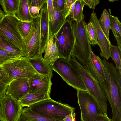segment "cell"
I'll return each instance as SVG.
<instances>
[{"instance_id": "9a60e30c", "label": "cell", "mask_w": 121, "mask_h": 121, "mask_svg": "<svg viewBox=\"0 0 121 121\" xmlns=\"http://www.w3.org/2000/svg\"><path fill=\"white\" fill-rule=\"evenodd\" d=\"M87 67L91 75L99 83L105 81L106 74L104 65L99 57L95 55L92 51L90 52L89 61Z\"/></svg>"}, {"instance_id": "8d00e7d4", "label": "cell", "mask_w": 121, "mask_h": 121, "mask_svg": "<svg viewBox=\"0 0 121 121\" xmlns=\"http://www.w3.org/2000/svg\"><path fill=\"white\" fill-rule=\"evenodd\" d=\"M45 1L46 0H27V3L29 6H42Z\"/></svg>"}, {"instance_id": "5bb4252c", "label": "cell", "mask_w": 121, "mask_h": 121, "mask_svg": "<svg viewBox=\"0 0 121 121\" xmlns=\"http://www.w3.org/2000/svg\"><path fill=\"white\" fill-rule=\"evenodd\" d=\"M51 79L47 75L37 73L29 78L28 93L50 94L52 83Z\"/></svg>"}, {"instance_id": "4dcf8cb0", "label": "cell", "mask_w": 121, "mask_h": 121, "mask_svg": "<svg viewBox=\"0 0 121 121\" xmlns=\"http://www.w3.org/2000/svg\"><path fill=\"white\" fill-rule=\"evenodd\" d=\"M19 58L0 48V66L7 62Z\"/></svg>"}, {"instance_id": "d4e9b609", "label": "cell", "mask_w": 121, "mask_h": 121, "mask_svg": "<svg viewBox=\"0 0 121 121\" xmlns=\"http://www.w3.org/2000/svg\"><path fill=\"white\" fill-rule=\"evenodd\" d=\"M101 28L106 38L108 40L109 33L110 29V22L109 13L106 9H104L101 17L98 19Z\"/></svg>"}, {"instance_id": "44dd1931", "label": "cell", "mask_w": 121, "mask_h": 121, "mask_svg": "<svg viewBox=\"0 0 121 121\" xmlns=\"http://www.w3.org/2000/svg\"><path fill=\"white\" fill-rule=\"evenodd\" d=\"M27 0H19L17 12L16 14L20 21L27 22L32 21L29 11Z\"/></svg>"}, {"instance_id": "3957f363", "label": "cell", "mask_w": 121, "mask_h": 121, "mask_svg": "<svg viewBox=\"0 0 121 121\" xmlns=\"http://www.w3.org/2000/svg\"><path fill=\"white\" fill-rule=\"evenodd\" d=\"M69 60L80 75L88 92L95 99L103 113H107L108 100L98 82L91 75L86 66L71 55Z\"/></svg>"}, {"instance_id": "7bdbcfd3", "label": "cell", "mask_w": 121, "mask_h": 121, "mask_svg": "<svg viewBox=\"0 0 121 121\" xmlns=\"http://www.w3.org/2000/svg\"><path fill=\"white\" fill-rule=\"evenodd\" d=\"M5 15L3 11L0 9V21L2 19L3 17Z\"/></svg>"}, {"instance_id": "b9f144b4", "label": "cell", "mask_w": 121, "mask_h": 121, "mask_svg": "<svg viewBox=\"0 0 121 121\" xmlns=\"http://www.w3.org/2000/svg\"><path fill=\"white\" fill-rule=\"evenodd\" d=\"M115 37L117 42V46L121 50V36H117Z\"/></svg>"}, {"instance_id": "2e32d148", "label": "cell", "mask_w": 121, "mask_h": 121, "mask_svg": "<svg viewBox=\"0 0 121 121\" xmlns=\"http://www.w3.org/2000/svg\"><path fill=\"white\" fill-rule=\"evenodd\" d=\"M39 14L40 15V48L41 53L44 51L48 39L49 18L47 0L42 6Z\"/></svg>"}, {"instance_id": "6da1fadb", "label": "cell", "mask_w": 121, "mask_h": 121, "mask_svg": "<svg viewBox=\"0 0 121 121\" xmlns=\"http://www.w3.org/2000/svg\"><path fill=\"white\" fill-rule=\"evenodd\" d=\"M106 79L99 83L111 105L112 121H121V76L113 64L104 58Z\"/></svg>"}, {"instance_id": "836d02e7", "label": "cell", "mask_w": 121, "mask_h": 121, "mask_svg": "<svg viewBox=\"0 0 121 121\" xmlns=\"http://www.w3.org/2000/svg\"><path fill=\"white\" fill-rule=\"evenodd\" d=\"M55 10L57 12L63 10L65 4V0H52Z\"/></svg>"}, {"instance_id": "7402d4cb", "label": "cell", "mask_w": 121, "mask_h": 121, "mask_svg": "<svg viewBox=\"0 0 121 121\" xmlns=\"http://www.w3.org/2000/svg\"><path fill=\"white\" fill-rule=\"evenodd\" d=\"M22 115L29 121H64L46 117L33 112L28 107L23 108Z\"/></svg>"}, {"instance_id": "277c9868", "label": "cell", "mask_w": 121, "mask_h": 121, "mask_svg": "<svg viewBox=\"0 0 121 121\" xmlns=\"http://www.w3.org/2000/svg\"><path fill=\"white\" fill-rule=\"evenodd\" d=\"M29 108L33 112L46 117L61 120L75 110L67 104L51 98L35 104Z\"/></svg>"}, {"instance_id": "f1b7e54d", "label": "cell", "mask_w": 121, "mask_h": 121, "mask_svg": "<svg viewBox=\"0 0 121 121\" xmlns=\"http://www.w3.org/2000/svg\"><path fill=\"white\" fill-rule=\"evenodd\" d=\"M87 36L90 43L94 46L98 45L96 32L92 23L90 22L85 25Z\"/></svg>"}, {"instance_id": "4fadbf2b", "label": "cell", "mask_w": 121, "mask_h": 121, "mask_svg": "<svg viewBox=\"0 0 121 121\" xmlns=\"http://www.w3.org/2000/svg\"><path fill=\"white\" fill-rule=\"evenodd\" d=\"M29 79L20 77L13 79L9 84L6 93L19 101L29 93Z\"/></svg>"}, {"instance_id": "83f0119b", "label": "cell", "mask_w": 121, "mask_h": 121, "mask_svg": "<svg viewBox=\"0 0 121 121\" xmlns=\"http://www.w3.org/2000/svg\"><path fill=\"white\" fill-rule=\"evenodd\" d=\"M110 22V29L115 37L121 36V23L117 17L114 16L109 13Z\"/></svg>"}, {"instance_id": "ac0fdd59", "label": "cell", "mask_w": 121, "mask_h": 121, "mask_svg": "<svg viewBox=\"0 0 121 121\" xmlns=\"http://www.w3.org/2000/svg\"><path fill=\"white\" fill-rule=\"evenodd\" d=\"M27 59L38 74L48 76L51 79L53 75V70L50 65L44 60L42 55L37 57Z\"/></svg>"}, {"instance_id": "d6986e66", "label": "cell", "mask_w": 121, "mask_h": 121, "mask_svg": "<svg viewBox=\"0 0 121 121\" xmlns=\"http://www.w3.org/2000/svg\"><path fill=\"white\" fill-rule=\"evenodd\" d=\"M50 98L48 94L28 93L19 101L23 107H30L35 104Z\"/></svg>"}, {"instance_id": "484cf974", "label": "cell", "mask_w": 121, "mask_h": 121, "mask_svg": "<svg viewBox=\"0 0 121 121\" xmlns=\"http://www.w3.org/2000/svg\"><path fill=\"white\" fill-rule=\"evenodd\" d=\"M110 57L114 62L116 68L121 76V50L118 46L111 45L110 48Z\"/></svg>"}, {"instance_id": "bcb514c9", "label": "cell", "mask_w": 121, "mask_h": 121, "mask_svg": "<svg viewBox=\"0 0 121 121\" xmlns=\"http://www.w3.org/2000/svg\"><path fill=\"white\" fill-rule=\"evenodd\" d=\"M1 115H0V121H1Z\"/></svg>"}, {"instance_id": "e575fe53", "label": "cell", "mask_w": 121, "mask_h": 121, "mask_svg": "<svg viewBox=\"0 0 121 121\" xmlns=\"http://www.w3.org/2000/svg\"><path fill=\"white\" fill-rule=\"evenodd\" d=\"M42 6H29L30 14L32 18H35L39 15V13L41 9Z\"/></svg>"}, {"instance_id": "ba28073f", "label": "cell", "mask_w": 121, "mask_h": 121, "mask_svg": "<svg viewBox=\"0 0 121 121\" xmlns=\"http://www.w3.org/2000/svg\"><path fill=\"white\" fill-rule=\"evenodd\" d=\"M0 66L6 72L11 81L20 77L29 79L38 73L25 57L9 61Z\"/></svg>"}, {"instance_id": "f546056e", "label": "cell", "mask_w": 121, "mask_h": 121, "mask_svg": "<svg viewBox=\"0 0 121 121\" xmlns=\"http://www.w3.org/2000/svg\"><path fill=\"white\" fill-rule=\"evenodd\" d=\"M32 21L27 22L20 21L18 24V29L19 32L23 38L26 37L31 30Z\"/></svg>"}, {"instance_id": "74e56055", "label": "cell", "mask_w": 121, "mask_h": 121, "mask_svg": "<svg viewBox=\"0 0 121 121\" xmlns=\"http://www.w3.org/2000/svg\"><path fill=\"white\" fill-rule=\"evenodd\" d=\"M94 121H112V120L108 117L107 114L103 113L96 116Z\"/></svg>"}, {"instance_id": "ffe728a7", "label": "cell", "mask_w": 121, "mask_h": 121, "mask_svg": "<svg viewBox=\"0 0 121 121\" xmlns=\"http://www.w3.org/2000/svg\"><path fill=\"white\" fill-rule=\"evenodd\" d=\"M63 14V11L57 12L55 10L53 20L49 22V31L54 35L59 30L66 20Z\"/></svg>"}, {"instance_id": "c3c4849f", "label": "cell", "mask_w": 121, "mask_h": 121, "mask_svg": "<svg viewBox=\"0 0 121 121\" xmlns=\"http://www.w3.org/2000/svg\"></svg>"}, {"instance_id": "603a6c76", "label": "cell", "mask_w": 121, "mask_h": 121, "mask_svg": "<svg viewBox=\"0 0 121 121\" xmlns=\"http://www.w3.org/2000/svg\"><path fill=\"white\" fill-rule=\"evenodd\" d=\"M0 48L18 57H25V53L16 46L5 39L0 38Z\"/></svg>"}, {"instance_id": "f6af8a7d", "label": "cell", "mask_w": 121, "mask_h": 121, "mask_svg": "<svg viewBox=\"0 0 121 121\" xmlns=\"http://www.w3.org/2000/svg\"><path fill=\"white\" fill-rule=\"evenodd\" d=\"M117 0H108V1L110 2H113L114 1H117Z\"/></svg>"}, {"instance_id": "9c48e42d", "label": "cell", "mask_w": 121, "mask_h": 121, "mask_svg": "<svg viewBox=\"0 0 121 121\" xmlns=\"http://www.w3.org/2000/svg\"><path fill=\"white\" fill-rule=\"evenodd\" d=\"M77 94L81 121H94L96 116L103 113L97 102L88 92L77 91Z\"/></svg>"}, {"instance_id": "cb8c5ba5", "label": "cell", "mask_w": 121, "mask_h": 121, "mask_svg": "<svg viewBox=\"0 0 121 121\" xmlns=\"http://www.w3.org/2000/svg\"><path fill=\"white\" fill-rule=\"evenodd\" d=\"M19 0H2L1 5L5 15H16Z\"/></svg>"}, {"instance_id": "d6a6232c", "label": "cell", "mask_w": 121, "mask_h": 121, "mask_svg": "<svg viewBox=\"0 0 121 121\" xmlns=\"http://www.w3.org/2000/svg\"><path fill=\"white\" fill-rule=\"evenodd\" d=\"M49 22L51 21L53 19L55 12L52 0H47Z\"/></svg>"}, {"instance_id": "7a4b0ae2", "label": "cell", "mask_w": 121, "mask_h": 121, "mask_svg": "<svg viewBox=\"0 0 121 121\" xmlns=\"http://www.w3.org/2000/svg\"><path fill=\"white\" fill-rule=\"evenodd\" d=\"M74 37V42L71 55L84 66L88 65L91 46L88 39L84 18L78 22L70 19Z\"/></svg>"}, {"instance_id": "ee69618b", "label": "cell", "mask_w": 121, "mask_h": 121, "mask_svg": "<svg viewBox=\"0 0 121 121\" xmlns=\"http://www.w3.org/2000/svg\"><path fill=\"white\" fill-rule=\"evenodd\" d=\"M18 121H29L27 119L22 115L19 120Z\"/></svg>"}, {"instance_id": "8992f818", "label": "cell", "mask_w": 121, "mask_h": 121, "mask_svg": "<svg viewBox=\"0 0 121 121\" xmlns=\"http://www.w3.org/2000/svg\"><path fill=\"white\" fill-rule=\"evenodd\" d=\"M50 66L68 85L77 91H87L80 75L69 60L59 58Z\"/></svg>"}, {"instance_id": "5b68a950", "label": "cell", "mask_w": 121, "mask_h": 121, "mask_svg": "<svg viewBox=\"0 0 121 121\" xmlns=\"http://www.w3.org/2000/svg\"><path fill=\"white\" fill-rule=\"evenodd\" d=\"M20 21L16 15H5L0 21V37L16 46L23 52L26 56V45L18 29Z\"/></svg>"}, {"instance_id": "30bf717a", "label": "cell", "mask_w": 121, "mask_h": 121, "mask_svg": "<svg viewBox=\"0 0 121 121\" xmlns=\"http://www.w3.org/2000/svg\"><path fill=\"white\" fill-rule=\"evenodd\" d=\"M40 15L32 18L33 23L30 32L23 38L26 47L25 57L30 59L42 55L41 51Z\"/></svg>"}, {"instance_id": "52a82bcc", "label": "cell", "mask_w": 121, "mask_h": 121, "mask_svg": "<svg viewBox=\"0 0 121 121\" xmlns=\"http://www.w3.org/2000/svg\"><path fill=\"white\" fill-rule=\"evenodd\" d=\"M70 19L67 18L58 31L54 35L59 58L69 60L74 37Z\"/></svg>"}, {"instance_id": "8fae6325", "label": "cell", "mask_w": 121, "mask_h": 121, "mask_svg": "<svg viewBox=\"0 0 121 121\" xmlns=\"http://www.w3.org/2000/svg\"><path fill=\"white\" fill-rule=\"evenodd\" d=\"M23 107L19 101L5 93L0 97L1 121H18Z\"/></svg>"}, {"instance_id": "7c38bea8", "label": "cell", "mask_w": 121, "mask_h": 121, "mask_svg": "<svg viewBox=\"0 0 121 121\" xmlns=\"http://www.w3.org/2000/svg\"><path fill=\"white\" fill-rule=\"evenodd\" d=\"M89 22L92 24L96 33L98 45L100 51V56L104 59L108 60L110 57V46L111 43L103 32L99 25L96 13L93 11L90 16Z\"/></svg>"}, {"instance_id": "ab89813d", "label": "cell", "mask_w": 121, "mask_h": 121, "mask_svg": "<svg viewBox=\"0 0 121 121\" xmlns=\"http://www.w3.org/2000/svg\"><path fill=\"white\" fill-rule=\"evenodd\" d=\"M76 114L74 112H72L63 120L64 121H76Z\"/></svg>"}, {"instance_id": "1f68e13d", "label": "cell", "mask_w": 121, "mask_h": 121, "mask_svg": "<svg viewBox=\"0 0 121 121\" xmlns=\"http://www.w3.org/2000/svg\"><path fill=\"white\" fill-rule=\"evenodd\" d=\"M65 0V4L63 10V14L64 17L66 18L69 15L73 4L76 0Z\"/></svg>"}, {"instance_id": "d590c367", "label": "cell", "mask_w": 121, "mask_h": 121, "mask_svg": "<svg viewBox=\"0 0 121 121\" xmlns=\"http://www.w3.org/2000/svg\"><path fill=\"white\" fill-rule=\"evenodd\" d=\"M84 1L85 5L88 6L91 9H95L96 6L99 3L100 1L99 0H83Z\"/></svg>"}, {"instance_id": "f35d334b", "label": "cell", "mask_w": 121, "mask_h": 121, "mask_svg": "<svg viewBox=\"0 0 121 121\" xmlns=\"http://www.w3.org/2000/svg\"><path fill=\"white\" fill-rule=\"evenodd\" d=\"M8 85L0 80V97L5 94Z\"/></svg>"}, {"instance_id": "e0dca14e", "label": "cell", "mask_w": 121, "mask_h": 121, "mask_svg": "<svg viewBox=\"0 0 121 121\" xmlns=\"http://www.w3.org/2000/svg\"><path fill=\"white\" fill-rule=\"evenodd\" d=\"M44 60L52 65L59 58L54 35L49 31L48 42L44 50Z\"/></svg>"}, {"instance_id": "60d3db41", "label": "cell", "mask_w": 121, "mask_h": 121, "mask_svg": "<svg viewBox=\"0 0 121 121\" xmlns=\"http://www.w3.org/2000/svg\"><path fill=\"white\" fill-rule=\"evenodd\" d=\"M75 1L73 3V4L69 12V15L67 18H69L70 19H73V13L74 10Z\"/></svg>"}, {"instance_id": "4316f807", "label": "cell", "mask_w": 121, "mask_h": 121, "mask_svg": "<svg viewBox=\"0 0 121 121\" xmlns=\"http://www.w3.org/2000/svg\"><path fill=\"white\" fill-rule=\"evenodd\" d=\"M85 3L83 0H76L73 19L76 22H78L84 18L83 10Z\"/></svg>"}, {"instance_id": "7dc6e473", "label": "cell", "mask_w": 121, "mask_h": 121, "mask_svg": "<svg viewBox=\"0 0 121 121\" xmlns=\"http://www.w3.org/2000/svg\"><path fill=\"white\" fill-rule=\"evenodd\" d=\"M2 0H0V4H1Z\"/></svg>"}]
</instances>
